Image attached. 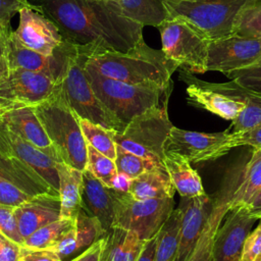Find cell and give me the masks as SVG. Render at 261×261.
<instances>
[{"label":"cell","mask_w":261,"mask_h":261,"mask_svg":"<svg viewBox=\"0 0 261 261\" xmlns=\"http://www.w3.org/2000/svg\"><path fill=\"white\" fill-rule=\"evenodd\" d=\"M33 9L49 18L63 41L104 50L129 51L143 37V25L121 15L112 0H29Z\"/></svg>","instance_id":"6da1fadb"},{"label":"cell","mask_w":261,"mask_h":261,"mask_svg":"<svg viewBox=\"0 0 261 261\" xmlns=\"http://www.w3.org/2000/svg\"><path fill=\"white\" fill-rule=\"evenodd\" d=\"M88 64L101 74L129 84H156L171 87L178 65L160 49L151 48L142 38L129 51H102L92 55Z\"/></svg>","instance_id":"7a4b0ae2"},{"label":"cell","mask_w":261,"mask_h":261,"mask_svg":"<svg viewBox=\"0 0 261 261\" xmlns=\"http://www.w3.org/2000/svg\"><path fill=\"white\" fill-rule=\"evenodd\" d=\"M107 51L96 44L69 45L65 70L61 81L62 90L79 117L90 120L107 129L122 133L126 126L110 112L94 93L86 75V65L92 55Z\"/></svg>","instance_id":"3957f363"},{"label":"cell","mask_w":261,"mask_h":261,"mask_svg":"<svg viewBox=\"0 0 261 261\" xmlns=\"http://www.w3.org/2000/svg\"><path fill=\"white\" fill-rule=\"evenodd\" d=\"M34 109L60 160L76 169L85 170L88 144L82 133L77 114L71 109L62 86Z\"/></svg>","instance_id":"277c9868"},{"label":"cell","mask_w":261,"mask_h":261,"mask_svg":"<svg viewBox=\"0 0 261 261\" xmlns=\"http://www.w3.org/2000/svg\"><path fill=\"white\" fill-rule=\"evenodd\" d=\"M86 75L99 100L124 124L167 101L172 91V86L164 88L156 84H129L110 79L88 63Z\"/></svg>","instance_id":"5b68a950"},{"label":"cell","mask_w":261,"mask_h":261,"mask_svg":"<svg viewBox=\"0 0 261 261\" xmlns=\"http://www.w3.org/2000/svg\"><path fill=\"white\" fill-rule=\"evenodd\" d=\"M168 100L133 118L122 133L113 130V140L121 148L163 163L164 145L173 126L167 113Z\"/></svg>","instance_id":"8992f818"},{"label":"cell","mask_w":261,"mask_h":261,"mask_svg":"<svg viewBox=\"0 0 261 261\" xmlns=\"http://www.w3.org/2000/svg\"><path fill=\"white\" fill-rule=\"evenodd\" d=\"M250 0H164L168 17H181L210 41L233 33L239 13Z\"/></svg>","instance_id":"52a82bcc"},{"label":"cell","mask_w":261,"mask_h":261,"mask_svg":"<svg viewBox=\"0 0 261 261\" xmlns=\"http://www.w3.org/2000/svg\"><path fill=\"white\" fill-rule=\"evenodd\" d=\"M157 29L161 37V50L178 68L193 73L207 71L210 40L201 30L181 17H167Z\"/></svg>","instance_id":"ba28073f"},{"label":"cell","mask_w":261,"mask_h":261,"mask_svg":"<svg viewBox=\"0 0 261 261\" xmlns=\"http://www.w3.org/2000/svg\"><path fill=\"white\" fill-rule=\"evenodd\" d=\"M112 194L113 226L134 231L143 241L157 236L174 210L173 198L138 200L128 192L113 188Z\"/></svg>","instance_id":"9c48e42d"},{"label":"cell","mask_w":261,"mask_h":261,"mask_svg":"<svg viewBox=\"0 0 261 261\" xmlns=\"http://www.w3.org/2000/svg\"><path fill=\"white\" fill-rule=\"evenodd\" d=\"M60 85L61 83L44 72L11 68L0 80L2 110L21 106L35 107L51 97Z\"/></svg>","instance_id":"30bf717a"},{"label":"cell","mask_w":261,"mask_h":261,"mask_svg":"<svg viewBox=\"0 0 261 261\" xmlns=\"http://www.w3.org/2000/svg\"><path fill=\"white\" fill-rule=\"evenodd\" d=\"M245 165L237 163L225 172L221 185L212 196V207L198 241L187 261H212L215 237L222 220L229 211L232 195L242 179Z\"/></svg>","instance_id":"8fae6325"},{"label":"cell","mask_w":261,"mask_h":261,"mask_svg":"<svg viewBox=\"0 0 261 261\" xmlns=\"http://www.w3.org/2000/svg\"><path fill=\"white\" fill-rule=\"evenodd\" d=\"M261 58V38L239 34L210 41L207 71H220L227 75L248 67Z\"/></svg>","instance_id":"7c38bea8"},{"label":"cell","mask_w":261,"mask_h":261,"mask_svg":"<svg viewBox=\"0 0 261 261\" xmlns=\"http://www.w3.org/2000/svg\"><path fill=\"white\" fill-rule=\"evenodd\" d=\"M0 154L14 157L37 171L58 192L59 177L56 162L61 161L54 147L41 149L9 129L0 120Z\"/></svg>","instance_id":"4fadbf2b"},{"label":"cell","mask_w":261,"mask_h":261,"mask_svg":"<svg viewBox=\"0 0 261 261\" xmlns=\"http://www.w3.org/2000/svg\"><path fill=\"white\" fill-rule=\"evenodd\" d=\"M177 70L178 80L187 85V101L190 105L231 121L245 108V103L241 99L219 91L214 83L200 80L187 69Z\"/></svg>","instance_id":"5bb4252c"},{"label":"cell","mask_w":261,"mask_h":261,"mask_svg":"<svg viewBox=\"0 0 261 261\" xmlns=\"http://www.w3.org/2000/svg\"><path fill=\"white\" fill-rule=\"evenodd\" d=\"M229 128L219 133H200L172 126L164 145V152L178 154L190 162L215 160L223 156L222 148Z\"/></svg>","instance_id":"9a60e30c"},{"label":"cell","mask_w":261,"mask_h":261,"mask_svg":"<svg viewBox=\"0 0 261 261\" xmlns=\"http://www.w3.org/2000/svg\"><path fill=\"white\" fill-rule=\"evenodd\" d=\"M257 220L245 206L229 210L217 230L212 261H240L245 241Z\"/></svg>","instance_id":"2e32d148"},{"label":"cell","mask_w":261,"mask_h":261,"mask_svg":"<svg viewBox=\"0 0 261 261\" xmlns=\"http://www.w3.org/2000/svg\"><path fill=\"white\" fill-rule=\"evenodd\" d=\"M69 43L63 41L50 56L43 55L24 46L15 35L10 31L8 37V56L11 68H23L32 71L44 72L61 83L69 48Z\"/></svg>","instance_id":"e0dca14e"},{"label":"cell","mask_w":261,"mask_h":261,"mask_svg":"<svg viewBox=\"0 0 261 261\" xmlns=\"http://www.w3.org/2000/svg\"><path fill=\"white\" fill-rule=\"evenodd\" d=\"M18 14V27L14 32L20 42L43 55H52L63 42L58 28L49 18L32 7L21 8Z\"/></svg>","instance_id":"ac0fdd59"},{"label":"cell","mask_w":261,"mask_h":261,"mask_svg":"<svg viewBox=\"0 0 261 261\" xmlns=\"http://www.w3.org/2000/svg\"><path fill=\"white\" fill-rule=\"evenodd\" d=\"M212 207V197L206 195L194 198H181V223L175 261H187L191 255L203 225Z\"/></svg>","instance_id":"d6986e66"},{"label":"cell","mask_w":261,"mask_h":261,"mask_svg":"<svg viewBox=\"0 0 261 261\" xmlns=\"http://www.w3.org/2000/svg\"><path fill=\"white\" fill-rule=\"evenodd\" d=\"M14 216L23 239L37 229L60 219V198L50 194L31 197L14 207Z\"/></svg>","instance_id":"ffe728a7"},{"label":"cell","mask_w":261,"mask_h":261,"mask_svg":"<svg viewBox=\"0 0 261 261\" xmlns=\"http://www.w3.org/2000/svg\"><path fill=\"white\" fill-rule=\"evenodd\" d=\"M73 221V226L51 248L60 256L62 261L76 257L106 234L98 218L89 215L83 209L77 212Z\"/></svg>","instance_id":"44dd1931"},{"label":"cell","mask_w":261,"mask_h":261,"mask_svg":"<svg viewBox=\"0 0 261 261\" xmlns=\"http://www.w3.org/2000/svg\"><path fill=\"white\" fill-rule=\"evenodd\" d=\"M82 209L100 221L106 233L113 227L114 206L112 188L103 185L89 170H83Z\"/></svg>","instance_id":"7402d4cb"},{"label":"cell","mask_w":261,"mask_h":261,"mask_svg":"<svg viewBox=\"0 0 261 261\" xmlns=\"http://www.w3.org/2000/svg\"><path fill=\"white\" fill-rule=\"evenodd\" d=\"M0 120L16 135L41 149L53 147L34 107L21 106L2 110Z\"/></svg>","instance_id":"603a6c76"},{"label":"cell","mask_w":261,"mask_h":261,"mask_svg":"<svg viewBox=\"0 0 261 261\" xmlns=\"http://www.w3.org/2000/svg\"><path fill=\"white\" fill-rule=\"evenodd\" d=\"M0 178L5 179L30 196L50 194L59 196L37 171L14 157L0 154Z\"/></svg>","instance_id":"cb8c5ba5"},{"label":"cell","mask_w":261,"mask_h":261,"mask_svg":"<svg viewBox=\"0 0 261 261\" xmlns=\"http://www.w3.org/2000/svg\"><path fill=\"white\" fill-rule=\"evenodd\" d=\"M59 177L60 219H73L82 209L83 171L63 161L56 162Z\"/></svg>","instance_id":"d4e9b609"},{"label":"cell","mask_w":261,"mask_h":261,"mask_svg":"<svg viewBox=\"0 0 261 261\" xmlns=\"http://www.w3.org/2000/svg\"><path fill=\"white\" fill-rule=\"evenodd\" d=\"M163 164L170 176L175 191L181 198H194L206 195L199 173L185 157L165 152Z\"/></svg>","instance_id":"484cf974"},{"label":"cell","mask_w":261,"mask_h":261,"mask_svg":"<svg viewBox=\"0 0 261 261\" xmlns=\"http://www.w3.org/2000/svg\"><path fill=\"white\" fill-rule=\"evenodd\" d=\"M144 243L136 232L113 226L103 237L100 261H137Z\"/></svg>","instance_id":"4316f807"},{"label":"cell","mask_w":261,"mask_h":261,"mask_svg":"<svg viewBox=\"0 0 261 261\" xmlns=\"http://www.w3.org/2000/svg\"><path fill=\"white\" fill-rule=\"evenodd\" d=\"M215 87L226 95L241 99L245 103V108L231 121L233 132L247 130L261 125V95L253 93L236 81L226 83H214Z\"/></svg>","instance_id":"83f0119b"},{"label":"cell","mask_w":261,"mask_h":261,"mask_svg":"<svg viewBox=\"0 0 261 261\" xmlns=\"http://www.w3.org/2000/svg\"><path fill=\"white\" fill-rule=\"evenodd\" d=\"M128 193L138 200L173 198L175 189L165 166H159L134 178Z\"/></svg>","instance_id":"f1b7e54d"},{"label":"cell","mask_w":261,"mask_h":261,"mask_svg":"<svg viewBox=\"0 0 261 261\" xmlns=\"http://www.w3.org/2000/svg\"><path fill=\"white\" fill-rule=\"evenodd\" d=\"M117 11L141 25L158 27L168 17L164 0H112Z\"/></svg>","instance_id":"f546056e"},{"label":"cell","mask_w":261,"mask_h":261,"mask_svg":"<svg viewBox=\"0 0 261 261\" xmlns=\"http://www.w3.org/2000/svg\"><path fill=\"white\" fill-rule=\"evenodd\" d=\"M261 189V149H253L251 158L245 164L243 176L231 198L229 210L247 206Z\"/></svg>","instance_id":"4dcf8cb0"},{"label":"cell","mask_w":261,"mask_h":261,"mask_svg":"<svg viewBox=\"0 0 261 261\" xmlns=\"http://www.w3.org/2000/svg\"><path fill=\"white\" fill-rule=\"evenodd\" d=\"M180 223L181 210L176 208L172 211L157 234L154 261H175Z\"/></svg>","instance_id":"1f68e13d"},{"label":"cell","mask_w":261,"mask_h":261,"mask_svg":"<svg viewBox=\"0 0 261 261\" xmlns=\"http://www.w3.org/2000/svg\"><path fill=\"white\" fill-rule=\"evenodd\" d=\"M73 219H58L33 232L24 239L22 247L29 249H51L73 226Z\"/></svg>","instance_id":"d6a6232c"},{"label":"cell","mask_w":261,"mask_h":261,"mask_svg":"<svg viewBox=\"0 0 261 261\" xmlns=\"http://www.w3.org/2000/svg\"><path fill=\"white\" fill-rule=\"evenodd\" d=\"M79 123L86 142L93 146L100 153L115 160L116 144L113 140V130L107 129L99 124L93 123L90 120L77 116ZM115 132V130H114Z\"/></svg>","instance_id":"836d02e7"},{"label":"cell","mask_w":261,"mask_h":261,"mask_svg":"<svg viewBox=\"0 0 261 261\" xmlns=\"http://www.w3.org/2000/svg\"><path fill=\"white\" fill-rule=\"evenodd\" d=\"M87 151L88 158L85 169L89 170L106 187L114 188L115 179L118 174L115 161L100 153L89 144L87 145Z\"/></svg>","instance_id":"e575fe53"},{"label":"cell","mask_w":261,"mask_h":261,"mask_svg":"<svg viewBox=\"0 0 261 261\" xmlns=\"http://www.w3.org/2000/svg\"><path fill=\"white\" fill-rule=\"evenodd\" d=\"M114 161L118 173H123L132 179L138 177L148 170L159 166H164L163 163L136 155L118 145H116V158Z\"/></svg>","instance_id":"d590c367"},{"label":"cell","mask_w":261,"mask_h":261,"mask_svg":"<svg viewBox=\"0 0 261 261\" xmlns=\"http://www.w3.org/2000/svg\"><path fill=\"white\" fill-rule=\"evenodd\" d=\"M232 34L261 38V0H250L243 7Z\"/></svg>","instance_id":"8d00e7d4"},{"label":"cell","mask_w":261,"mask_h":261,"mask_svg":"<svg viewBox=\"0 0 261 261\" xmlns=\"http://www.w3.org/2000/svg\"><path fill=\"white\" fill-rule=\"evenodd\" d=\"M245 89L261 95V58L254 64L226 75Z\"/></svg>","instance_id":"74e56055"},{"label":"cell","mask_w":261,"mask_h":261,"mask_svg":"<svg viewBox=\"0 0 261 261\" xmlns=\"http://www.w3.org/2000/svg\"><path fill=\"white\" fill-rule=\"evenodd\" d=\"M240 146H251L253 149H261V125L247 130L229 133L222 152L225 155L232 148Z\"/></svg>","instance_id":"f35d334b"},{"label":"cell","mask_w":261,"mask_h":261,"mask_svg":"<svg viewBox=\"0 0 261 261\" xmlns=\"http://www.w3.org/2000/svg\"><path fill=\"white\" fill-rule=\"evenodd\" d=\"M0 232L22 246L24 239L18 229L13 206L0 204Z\"/></svg>","instance_id":"ab89813d"},{"label":"cell","mask_w":261,"mask_h":261,"mask_svg":"<svg viewBox=\"0 0 261 261\" xmlns=\"http://www.w3.org/2000/svg\"><path fill=\"white\" fill-rule=\"evenodd\" d=\"M240 261H261V219L247 237Z\"/></svg>","instance_id":"60d3db41"},{"label":"cell","mask_w":261,"mask_h":261,"mask_svg":"<svg viewBox=\"0 0 261 261\" xmlns=\"http://www.w3.org/2000/svg\"><path fill=\"white\" fill-rule=\"evenodd\" d=\"M31 197L33 196L24 193L13 184L0 178V204L16 207L29 200Z\"/></svg>","instance_id":"b9f144b4"},{"label":"cell","mask_w":261,"mask_h":261,"mask_svg":"<svg viewBox=\"0 0 261 261\" xmlns=\"http://www.w3.org/2000/svg\"><path fill=\"white\" fill-rule=\"evenodd\" d=\"M23 7H32L29 0H0V23L10 27V20Z\"/></svg>","instance_id":"7bdbcfd3"},{"label":"cell","mask_w":261,"mask_h":261,"mask_svg":"<svg viewBox=\"0 0 261 261\" xmlns=\"http://www.w3.org/2000/svg\"><path fill=\"white\" fill-rule=\"evenodd\" d=\"M21 261H62L60 256L51 249H29L21 246Z\"/></svg>","instance_id":"ee69618b"},{"label":"cell","mask_w":261,"mask_h":261,"mask_svg":"<svg viewBox=\"0 0 261 261\" xmlns=\"http://www.w3.org/2000/svg\"><path fill=\"white\" fill-rule=\"evenodd\" d=\"M11 27L0 28V80L5 77L9 70V56H8V37Z\"/></svg>","instance_id":"f6af8a7d"},{"label":"cell","mask_w":261,"mask_h":261,"mask_svg":"<svg viewBox=\"0 0 261 261\" xmlns=\"http://www.w3.org/2000/svg\"><path fill=\"white\" fill-rule=\"evenodd\" d=\"M21 246L0 232V261H19Z\"/></svg>","instance_id":"bcb514c9"},{"label":"cell","mask_w":261,"mask_h":261,"mask_svg":"<svg viewBox=\"0 0 261 261\" xmlns=\"http://www.w3.org/2000/svg\"><path fill=\"white\" fill-rule=\"evenodd\" d=\"M103 248V238L98 240L88 249L83 251L76 257L72 258L70 261H100V256Z\"/></svg>","instance_id":"7dc6e473"},{"label":"cell","mask_w":261,"mask_h":261,"mask_svg":"<svg viewBox=\"0 0 261 261\" xmlns=\"http://www.w3.org/2000/svg\"><path fill=\"white\" fill-rule=\"evenodd\" d=\"M157 243V236L154 238L145 241L143 249L137 259V261H154L155 256V249Z\"/></svg>","instance_id":"c3c4849f"},{"label":"cell","mask_w":261,"mask_h":261,"mask_svg":"<svg viewBox=\"0 0 261 261\" xmlns=\"http://www.w3.org/2000/svg\"><path fill=\"white\" fill-rule=\"evenodd\" d=\"M258 220L261 219V189L254 195L250 202L245 206Z\"/></svg>","instance_id":"681fc988"},{"label":"cell","mask_w":261,"mask_h":261,"mask_svg":"<svg viewBox=\"0 0 261 261\" xmlns=\"http://www.w3.org/2000/svg\"><path fill=\"white\" fill-rule=\"evenodd\" d=\"M132 178L128 177L127 175L123 174V173H118L117 177L115 179V185L113 189L122 191V192H128L129 187H130V182H132Z\"/></svg>","instance_id":"f907efd6"},{"label":"cell","mask_w":261,"mask_h":261,"mask_svg":"<svg viewBox=\"0 0 261 261\" xmlns=\"http://www.w3.org/2000/svg\"><path fill=\"white\" fill-rule=\"evenodd\" d=\"M1 111H2V107H1V104H0V113H1Z\"/></svg>","instance_id":"816d5d0a"},{"label":"cell","mask_w":261,"mask_h":261,"mask_svg":"<svg viewBox=\"0 0 261 261\" xmlns=\"http://www.w3.org/2000/svg\"><path fill=\"white\" fill-rule=\"evenodd\" d=\"M1 27H2V24H1V23H0V28H1Z\"/></svg>","instance_id":"f5cc1de1"},{"label":"cell","mask_w":261,"mask_h":261,"mask_svg":"<svg viewBox=\"0 0 261 261\" xmlns=\"http://www.w3.org/2000/svg\"><path fill=\"white\" fill-rule=\"evenodd\" d=\"M19 261H21V260H19Z\"/></svg>","instance_id":"db71d44e"}]
</instances>
